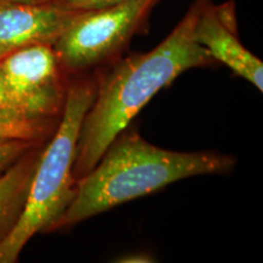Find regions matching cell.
<instances>
[{"label":"cell","instance_id":"obj_1","mask_svg":"<svg viewBox=\"0 0 263 263\" xmlns=\"http://www.w3.org/2000/svg\"><path fill=\"white\" fill-rule=\"evenodd\" d=\"M206 0H195L176 28L151 51L118 59L97 78V91L82 121L73 178L85 176L141 108L185 71L215 64L194 38L197 16Z\"/></svg>","mask_w":263,"mask_h":263},{"label":"cell","instance_id":"obj_2","mask_svg":"<svg viewBox=\"0 0 263 263\" xmlns=\"http://www.w3.org/2000/svg\"><path fill=\"white\" fill-rule=\"evenodd\" d=\"M235 163V157L216 151L163 149L126 128L93 168L76 182L73 200L54 230L77 224L178 180L229 173Z\"/></svg>","mask_w":263,"mask_h":263},{"label":"cell","instance_id":"obj_3","mask_svg":"<svg viewBox=\"0 0 263 263\" xmlns=\"http://www.w3.org/2000/svg\"><path fill=\"white\" fill-rule=\"evenodd\" d=\"M97 91V80L77 78L67 87L65 106L52 136L45 144L33 176L27 202L17 224L0 242V263H15L26 244L54 227L76 194L73 163L82 121Z\"/></svg>","mask_w":263,"mask_h":263},{"label":"cell","instance_id":"obj_4","mask_svg":"<svg viewBox=\"0 0 263 263\" xmlns=\"http://www.w3.org/2000/svg\"><path fill=\"white\" fill-rule=\"evenodd\" d=\"M157 2L127 0L80 10L54 44L65 73H81L115 60L140 31Z\"/></svg>","mask_w":263,"mask_h":263},{"label":"cell","instance_id":"obj_5","mask_svg":"<svg viewBox=\"0 0 263 263\" xmlns=\"http://www.w3.org/2000/svg\"><path fill=\"white\" fill-rule=\"evenodd\" d=\"M6 117L49 122L60 118L68 83L52 45H32L0 59Z\"/></svg>","mask_w":263,"mask_h":263},{"label":"cell","instance_id":"obj_6","mask_svg":"<svg viewBox=\"0 0 263 263\" xmlns=\"http://www.w3.org/2000/svg\"><path fill=\"white\" fill-rule=\"evenodd\" d=\"M78 11L62 0H0V59L32 45L54 47Z\"/></svg>","mask_w":263,"mask_h":263},{"label":"cell","instance_id":"obj_7","mask_svg":"<svg viewBox=\"0 0 263 263\" xmlns=\"http://www.w3.org/2000/svg\"><path fill=\"white\" fill-rule=\"evenodd\" d=\"M194 38L213 60L228 66L235 74L259 91L263 90V64L240 42L235 5L232 0L221 5L206 0L197 16Z\"/></svg>","mask_w":263,"mask_h":263},{"label":"cell","instance_id":"obj_8","mask_svg":"<svg viewBox=\"0 0 263 263\" xmlns=\"http://www.w3.org/2000/svg\"><path fill=\"white\" fill-rule=\"evenodd\" d=\"M48 140L28 150L0 176V242L8 238L24 212L33 176Z\"/></svg>","mask_w":263,"mask_h":263},{"label":"cell","instance_id":"obj_9","mask_svg":"<svg viewBox=\"0 0 263 263\" xmlns=\"http://www.w3.org/2000/svg\"><path fill=\"white\" fill-rule=\"evenodd\" d=\"M59 120L49 122L0 120V141L11 139L37 140L49 138L54 133Z\"/></svg>","mask_w":263,"mask_h":263},{"label":"cell","instance_id":"obj_10","mask_svg":"<svg viewBox=\"0 0 263 263\" xmlns=\"http://www.w3.org/2000/svg\"><path fill=\"white\" fill-rule=\"evenodd\" d=\"M50 138V137H49ZM37 139V140H24V139H11L0 141V176L5 172L9 167H11L20 157H22L34 147L41 141L49 139Z\"/></svg>","mask_w":263,"mask_h":263},{"label":"cell","instance_id":"obj_11","mask_svg":"<svg viewBox=\"0 0 263 263\" xmlns=\"http://www.w3.org/2000/svg\"><path fill=\"white\" fill-rule=\"evenodd\" d=\"M71 8L77 10H88V9H97L103 8V6L114 5L117 3L127 2V0H62Z\"/></svg>","mask_w":263,"mask_h":263},{"label":"cell","instance_id":"obj_12","mask_svg":"<svg viewBox=\"0 0 263 263\" xmlns=\"http://www.w3.org/2000/svg\"><path fill=\"white\" fill-rule=\"evenodd\" d=\"M0 120L10 121V120H8V117H6V104H5L4 88H3L2 72H0Z\"/></svg>","mask_w":263,"mask_h":263},{"label":"cell","instance_id":"obj_13","mask_svg":"<svg viewBox=\"0 0 263 263\" xmlns=\"http://www.w3.org/2000/svg\"><path fill=\"white\" fill-rule=\"evenodd\" d=\"M6 2H20V3H39V2H48V0H6Z\"/></svg>","mask_w":263,"mask_h":263}]
</instances>
